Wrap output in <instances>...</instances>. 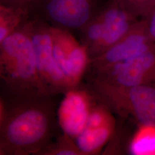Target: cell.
<instances>
[{
	"label": "cell",
	"instance_id": "1",
	"mask_svg": "<svg viewBox=\"0 0 155 155\" xmlns=\"http://www.w3.org/2000/svg\"><path fill=\"white\" fill-rule=\"evenodd\" d=\"M52 95L8 97L0 102V155H38L55 130Z\"/></svg>",
	"mask_w": 155,
	"mask_h": 155
},
{
	"label": "cell",
	"instance_id": "2",
	"mask_svg": "<svg viewBox=\"0 0 155 155\" xmlns=\"http://www.w3.org/2000/svg\"><path fill=\"white\" fill-rule=\"evenodd\" d=\"M0 77L8 97L50 95L38 70L29 17L0 43Z\"/></svg>",
	"mask_w": 155,
	"mask_h": 155
},
{
	"label": "cell",
	"instance_id": "3",
	"mask_svg": "<svg viewBox=\"0 0 155 155\" xmlns=\"http://www.w3.org/2000/svg\"><path fill=\"white\" fill-rule=\"evenodd\" d=\"M93 93L121 116L155 124V86H124L91 78Z\"/></svg>",
	"mask_w": 155,
	"mask_h": 155
},
{
	"label": "cell",
	"instance_id": "4",
	"mask_svg": "<svg viewBox=\"0 0 155 155\" xmlns=\"http://www.w3.org/2000/svg\"><path fill=\"white\" fill-rule=\"evenodd\" d=\"M31 34L39 76L50 95L73 89L54 55L52 25L41 17L30 18Z\"/></svg>",
	"mask_w": 155,
	"mask_h": 155
},
{
	"label": "cell",
	"instance_id": "5",
	"mask_svg": "<svg viewBox=\"0 0 155 155\" xmlns=\"http://www.w3.org/2000/svg\"><path fill=\"white\" fill-rule=\"evenodd\" d=\"M91 78L124 86L155 84V43L126 61L92 72Z\"/></svg>",
	"mask_w": 155,
	"mask_h": 155
},
{
	"label": "cell",
	"instance_id": "6",
	"mask_svg": "<svg viewBox=\"0 0 155 155\" xmlns=\"http://www.w3.org/2000/svg\"><path fill=\"white\" fill-rule=\"evenodd\" d=\"M99 0H40L34 6L39 16L51 25L70 30H81L100 8Z\"/></svg>",
	"mask_w": 155,
	"mask_h": 155
},
{
	"label": "cell",
	"instance_id": "7",
	"mask_svg": "<svg viewBox=\"0 0 155 155\" xmlns=\"http://www.w3.org/2000/svg\"><path fill=\"white\" fill-rule=\"evenodd\" d=\"M52 34L56 61L75 88L89 67V52L68 30L52 26Z\"/></svg>",
	"mask_w": 155,
	"mask_h": 155
},
{
	"label": "cell",
	"instance_id": "8",
	"mask_svg": "<svg viewBox=\"0 0 155 155\" xmlns=\"http://www.w3.org/2000/svg\"><path fill=\"white\" fill-rule=\"evenodd\" d=\"M155 43L148 35L145 18H140L114 45L91 59L89 67L95 72L126 61L148 50Z\"/></svg>",
	"mask_w": 155,
	"mask_h": 155
},
{
	"label": "cell",
	"instance_id": "9",
	"mask_svg": "<svg viewBox=\"0 0 155 155\" xmlns=\"http://www.w3.org/2000/svg\"><path fill=\"white\" fill-rule=\"evenodd\" d=\"M94 102L93 96L86 90L76 87L68 90L58 111L63 133L76 139L86 126Z\"/></svg>",
	"mask_w": 155,
	"mask_h": 155
},
{
	"label": "cell",
	"instance_id": "10",
	"mask_svg": "<svg viewBox=\"0 0 155 155\" xmlns=\"http://www.w3.org/2000/svg\"><path fill=\"white\" fill-rule=\"evenodd\" d=\"M99 11L104 21V33L98 43L89 52L91 60L114 45L140 20L117 0H109L100 6Z\"/></svg>",
	"mask_w": 155,
	"mask_h": 155
},
{
	"label": "cell",
	"instance_id": "11",
	"mask_svg": "<svg viewBox=\"0 0 155 155\" xmlns=\"http://www.w3.org/2000/svg\"><path fill=\"white\" fill-rule=\"evenodd\" d=\"M114 128L115 124L95 127H86L75 139L82 155L98 154L110 139Z\"/></svg>",
	"mask_w": 155,
	"mask_h": 155
},
{
	"label": "cell",
	"instance_id": "12",
	"mask_svg": "<svg viewBox=\"0 0 155 155\" xmlns=\"http://www.w3.org/2000/svg\"><path fill=\"white\" fill-rule=\"evenodd\" d=\"M31 8L22 6L0 5V43L15 32L28 17Z\"/></svg>",
	"mask_w": 155,
	"mask_h": 155
},
{
	"label": "cell",
	"instance_id": "13",
	"mask_svg": "<svg viewBox=\"0 0 155 155\" xmlns=\"http://www.w3.org/2000/svg\"><path fill=\"white\" fill-rule=\"evenodd\" d=\"M133 155H155V124H141L130 142Z\"/></svg>",
	"mask_w": 155,
	"mask_h": 155
},
{
	"label": "cell",
	"instance_id": "14",
	"mask_svg": "<svg viewBox=\"0 0 155 155\" xmlns=\"http://www.w3.org/2000/svg\"><path fill=\"white\" fill-rule=\"evenodd\" d=\"M37 155H82L76 141L69 135L63 133L55 143H50Z\"/></svg>",
	"mask_w": 155,
	"mask_h": 155
},
{
	"label": "cell",
	"instance_id": "15",
	"mask_svg": "<svg viewBox=\"0 0 155 155\" xmlns=\"http://www.w3.org/2000/svg\"><path fill=\"white\" fill-rule=\"evenodd\" d=\"M127 11L139 18L148 16L155 11V0H117Z\"/></svg>",
	"mask_w": 155,
	"mask_h": 155
},
{
	"label": "cell",
	"instance_id": "16",
	"mask_svg": "<svg viewBox=\"0 0 155 155\" xmlns=\"http://www.w3.org/2000/svg\"><path fill=\"white\" fill-rule=\"evenodd\" d=\"M40 0H1V4L8 5L22 6L33 8Z\"/></svg>",
	"mask_w": 155,
	"mask_h": 155
},
{
	"label": "cell",
	"instance_id": "17",
	"mask_svg": "<svg viewBox=\"0 0 155 155\" xmlns=\"http://www.w3.org/2000/svg\"><path fill=\"white\" fill-rule=\"evenodd\" d=\"M147 29L151 40L155 42V11L145 18Z\"/></svg>",
	"mask_w": 155,
	"mask_h": 155
}]
</instances>
